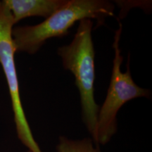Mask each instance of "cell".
<instances>
[{"label": "cell", "instance_id": "cell-1", "mask_svg": "<svg viewBox=\"0 0 152 152\" xmlns=\"http://www.w3.org/2000/svg\"><path fill=\"white\" fill-rule=\"evenodd\" d=\"M114 9L113 4L106 0H68L40 23L13 28L11 34L16 52L35 54L47 40L67 35L70 28L83 19L96 20L97 26H102L106 18L113 16Z\"/></svg>", "mask_w": 152, "mask_h": 152}, {"label": "cell", "instance_id": "cell-2", "mask_svg": "<svg viewBox=\"0 0 152 152\" xmlns=\"http://www.w3.org/2000/svg\"><path fill=\"white\" fill-rule=\"evenodd\" d=\"M91 19L79 21L76 33L69 45L58 47L63 67L73 73L80 96L82 119L92 140L97 142V115L99 106L95 102L94 48Z\"/></svg>", "mask_w": 152, "mask_h": 152}, {"label": "cell", "instance_id": "cell-3", "mask_svg": "<svg viewBox=\"0 0 152 152\" xmlns=\"http://www.w3.org/2000/svg\"><path fill=\"white\" fill-rule=\"evenodd\" d=\"M122 33V25L115 30L113 48L114 58L109 89L106 97L97 115L98 145H105L117 132V114L121 107L129 101L140 97L149 98L150 91L138 86L133 80L130 73L128 61L125 72L121 71L123 57L120 49V39Z\"/></svg>", "mask_w": 152, "mask_h": 152}, {"label": "cell", "instance_id": "cell-4", "mask_svg": "<svg viewBox=\"0 0 152 152\" xmlns=\"http://www.w3.org/2000/svg\"><path fill=\"white\" fill-rule=\"evenodd\" d=\"M14 26L10 11L0 1V65L8 85L17 136L28 150L42 152L34 138L22 105L15 64L16 51L11 34Z\"/></svg>", "mask_w": 152, "mask_h": 152}, {"label": "cell", "instance_id": "cell-5", "mask_svg": "<svg viewBox=\"0 0 152 152\" xmlns=\"http://www.w3.org/2000/svg\"><path fill=\"white\" fill-rule=\"evenodd\" d=\"M68 0H3L16 25L23 18L32 16L47 19L67 3Z\"/></svg>", "mask_w": 152, "mask_h": 152}, {"label": "cell", "instance_id": "cell-6", "mask_svg": "<svg viewBox=\"0 0 152 152\" xmlns=\"http://www.w3.org/2000/svg\"><path fill=\"white\" fill-rule=\"evenodd\" d=\"M57 152H101L90 138L71 140L66 137H60L56 146Z\"/></svg>", "mask_w": 152, "mask_h": 152}, {"label": "cell", "instance_id": "cell-7", "mask_svg": "<svg viewBox=\"0 0 152 152\" xmlns=\"http://www.w3.org/2000/svg\"><path fill=\"white\" fill-rule=\"evenodd\" d=\"M26 152H32V151H29V150H28V151H26Z\"/></svg>", "mask_w": 152, "mask_h": 152}]
</instances>
